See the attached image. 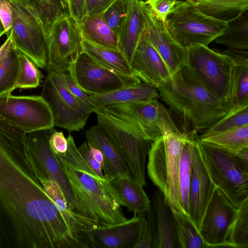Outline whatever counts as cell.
Returning <instances> with one entry per match:
<instances>
[{
  "instance_id": "cell-1",
  "label": "cell",
  "mask_w": 248,
  "mask_h": 248,
  "mask_svg": "<svg viewBox=\"0 0 248 248\" xmlns=\"http://www.w3.org/2000/svg\"><path fill=\"white\" fill-rule=\"evenodd\" d=\"M24 132L0 118V248H81L35 177Z\"/></svg>"
},
{
  "instance_id": "cell-2",
  "label": "cell",
  "mask_w": 248,
  "mask_h": 248,
  "mask_svg": "<svg viewBox=\"0 0 248 248\" xmlns=\"http://www.w3.org/2000/svg\"><path fill=\"white\" fill-rule=\"evenodd\" d=\"M66 138L68 148L66 154L55 155L77 199L89 217L99 225L126 220L122 209L124 203L110 181L99 177L88 165L70 134Z\"/></svg>"
},
{
  "instance_id": "cell-3",
  "label": "cell",
  "mask_w": 248,
  "mask_h": 248,
  "mask_svg": "<svg viewBox=\"0 0 248 248\" xmlns=\"http://www.w3.org/2000/svg\"><path fill=\"white\" fill-rule=\"evenodd\" d=\"M156 88L163 101L196 131L209 128L235 108L232 100L215 96L186 63Z\"/></svg>"
},
{
  "instance_id": "cell-4",
  "label": "cell",
  "mask_w": 248,
  "mask_h": 248,
  "mask_svg": "<svg viewBox=\"0 0 248 248\" xmlns=\"http://www.w3.org/2000/svg\"><path fill=\"white\" fill-rule=\"evenodd\" d=\"M187 132L171 133L152 141L147 172L163 194L173 214L185 217L181 203L179 173L182 149Z\"/></svg>"
},
{
  "instance_id": "cell-5",
  "label": "cell",
  "mask_w": 248,
  "mask_h": 248,
  "mask_svg": "<svg viewBox=\"0 0 248 248\" xmlns=\"http://www.w3.org/2000/svg\"><path fill=\"white\" fill-rule=\"evenodd\" d=\"M93 112L97 124L124 159L132 177L146 186L145 164L152 141L122 116L102 107L94 108Z\"/></svg>"
},
{
  "instance_id": "cell-6",
  "label": "cell",
  "mask_w": 248,
  "mask_h": 248,
  "mask_svg": "<svg viewBox=\"0 0 248 248\" xmlns=\"http://www.w3.org/2000/svg\"><path fill=\"white\" fill-rule=\"evenodd\" d=\"M204 166L215 186L236 209L248 197V164L232 152L201 141Z\"/></svg>"
},
{
  "instance_id": "cell-7",
  "label": "cell",
  "mask_w": 248,
  "mask_h": 248,
  "mask_svg": "<svg viewBox=\"0 0 248 248\" xmlns=\"http://www.w3.org/2000/svg\"><path fill=\"white\" fill-rule=\"evenodd\" d=\"M165 22L172 37L186 49L196 45L208 46L227 25V21L208 16L186 0L176 1Z\"/></svg>"
},
{
  "instance_id": "cell-8",
  "label": "cell",
  "mask_w": 248,
  "mask_h": 248,
  "mask_svg": "<svg viewBox=\"0 0 248 248\" xmlns=\"http://www.w3.org/2000/svg\"><path fill=\"white\" fill-rule=\"evenodd\" d=\"M53 128L24 133L27 159L38 180L49 178L54 180L61 189L69 208L78 214L90 218L77 199L57 157L50 149L49 138Z\"/></svg>"
},
{
  "instance_id": "cell-9",
  "label": "cell",
  "mask_w": 248,
  "mask_h": 248,
  "mask_svg": "<svg viewBox=\"0 0 248 248\" xmlns=\"http://www.w3.org/2000/svg\"><path fill=\"white\" fill-rule=\"evenodd\" d=\"M47 73L41 95L50 107L54 126L69 132L79 131L93 112V108L68 89L59 73L53 71H47Z\"/></svg>"
},
{
  "instance_id": "cell-10",
  "label": "cell",
  "mask_w": 248,
  "mask_h": 248,
  "mask_svg": "<svg viewBox=\"0 0 248 248\" xmlns=\"http://www.w3.org/2000/svg\"><path fill=\"white\" fill-rule=\"evenodd\" d=\"M186 63L218 98L232 100V75L235 63L229 56L208 46L196 45L187 48Z\"/></svg>"
},
{
  "instance_id": "cell-11",
  "label": "cell",
  "mask_w": 248,
  "mask_h": 248,
  "mask_svg": "<svg viewBox=\"0 0 248 248\" xmlns=\"http://www.w3.org/2000/svg\"><path fill=\"white\" fill-rule=\"evenodd\" d=\"M102 108L126 119L152 141L171 133L184 132L177 127L170 111L156 99Z\"/></svg>"
},
{
  "instance_id": "cell-12",
  "label": "cell",
  "mask_w": 248,
  "mask_h": 248,
  "mask_svg": "<svg viewBox=\"0 0 248 248\" xmlns=\"http://www.w3.org/2000/svg\"><path fill=\"white\" fill-rule=\"evenodd\" d=\"M68 72L88 95L108 93L141 82L136 76L123 75L102 66L82 51L70 63Z\"/></svg>"
},
{
  "instance_id": "cell-13",
  "label": "cell",
  "mask_w": 248,
  "mask_h": 248,
  "mask_svg": "<svg viewBox=\"0 0 248 248\" xmlns=\"http://www.w3.org/2000/svg\"><path fill=\"white\" fill-rule=\"evenodd\" d=\"M0 118L24 133L54 126L50 107L41 95H0Z\"/></svg>"
},
{
  "instance_id": "cell-14",
  "label": "cell",
  "mask_w": 248,
  "mask_h": 248,
  "mask_svg": "<svg viewBox=\"0 0 248 248\" xmlns=\"http://www.w3.org/2000/svg\"><path fill=\"white\" fill-rule=\"evenodd\" d=\"M45 37L47 71L68 72L70 63L82 51L80 27L67 11L52 23Z\"/></svg>"
},
{
  "instance_id": "cell-15",
  "label": "cell",
  "mask_w": 248,
  "mask_h": 248,
  "mask_svg": "<svg viewBox=\"0 0 248 248\" xmlns=\"http://www.w3.org/2000/svg\"><path fill=\"white\" fill-rule=\"evenodd\" d=\"M10 1V0H9ZM13 13L11 38L16 48L40 68H45L47 48L43 26L21 3L10 1Z\"/></svg>"
},
{
  "instance_id": "cell-16",
  "label": "cell",
  "mask_w": 248,
  "mask_h": 248,
  "mask_svg": "<svg viewBox=\"0 0 248 248\" xmlns=\"http://www.w3.org/2000/svg\"><path fill=\"white\" fill-rule=\"evenodd\" d=\"M237 210L216 187L199 230L208 248L230 247L228 237Z\"/></svg>"
},
{
  "instance_id": "cell-17",
  "label": "cell",
  "mask_w": 248,
  "mask_h": 248,
  "mask_svg": "<svg viewBox=\"0 0 248 248\" xmlns=\"http://www.w3.org/2000/svg\"><path fill=\"white\" fill-rule=\"evenodd\" d=\"M144 33L162 58L171 74L186 63L187 49L180 46L170 33L165 21L144 2Z\"/></svg>"
},
{
  "instance_id": "cell-18",
  "label": "cell",
  "mask_w": 248,
  "mask_h": 248,
  "mask_svg": "<svg viewBox=\"0 0 248 248\" xmlns=\"http://www.w3.org/2000/svg\"><path fill=\"white\" fill-rule=\"evenodd\" d=\"M198 136L192 147V173L189 190L188 215L199 231L207 205L216 188L206 170L202 159Z\"/></svg>"
},
{
  "instance_id": "cell-19",
  "label": "cell",
  "mask_w": 248,
  "mask_h": 248,
  "mask_svg": "<svg viewBox=\"0 0 248 248\" xmlns=\"http://www.w3.org/2000/svg\"><path fill=\"white\" fill-rule=\"evenodd\" d=\"M130 65L133 74L141 81L156 88L167 81L171 75L167 65L144 32Z\"/></svg>"
},
{
  "instance_id": "cell-20",
  "label": "cell",
  "mask_w": 248,
  "mask_h": 248,
  "mask_svg": "<svg viewBox=\"0 0 248 248\" xmlns=\"http://www.w3.org/2000/svg\"><path fill=\"white\" fill-rule=\"evenodd\" d=\"M141 217L137 214L124 222L108 225H96L89 231L91 248H127L136 244Z\"/></svg>"
},
{
  "instance_id": "cell-21",
  "label": "cell",
  "mask_w": 248,
  "mask_h": 248,
  "mask_svg": "<svg viewBox=\"0 0 248 248\" xmlns=\"http://www.w3.org/2000/svg\"><path fill=\"white\" fill-rule=\"evenodd\" d=\"M85 136L87 143L103 155L102 169L106 179L110 181L120 176H132L126 162L97 124L87 130Z\"/></svg>"
},
{
  "instance_id": "cell-22",
  "label": "cell",
  "mask_w": 248,
  "mask_h": 248,
  "mask_svg": "<svg viewBox=\"0 0 248 248\" xmlns=\"http://www.w3.org/2000/svg\"><path fill=\"white\" fill-rule=\"evenodd\" d=\"M38 180L63 215L73 234L86 248H91L89 231L92 227L98 225L97 221L72 210L68 206L61 189L54 180L49 178H41Z\"/></svg>"
},
{
  "instance_id": "cell-23",
  "label": "cell",
  "mask_w": 248,
  "mask_h": 248,
  "mask_svg": "<svg viewBox=\"0 0 248 248\" xmlns=\"http://www.w3.org/2000/svg\"><path fill=\"white\" fill-rule=\"evenodd\" d=\"M145 29L144 2L128 0L127 15L118 37V46L129 63Z\"/></svg>"
},
{
  "instance_id": "cell-24",
  "label": "cell",
  "mask_w": 248,
  "mask_h": 248,
  "mask_svg": "<svg viewBox=\"0 0 248 248\" xmlns=\"http://www.w3.org/2000/svg\"><path fill=\"white\" fill-rule=\"evenodd\" d=\"M152 203L158 234V248H181L173 214L159 190L153 194Z\"/></svg>"
},
{
  "instance_id": "cell-25",
  "label": "cell",
  "mask_w": 248,
  "mask_h": 248,
  "mask_svg": "<svg viewBox=\"0 0 248 248\" xmlns=\"http://www.w3.org/2000/svg\"><path fill=\"white\" fill-rule=\"evenodd\" d=\"M88 96L95 108L149 100L156 99L159 96L156 87L141 81L135 85Z\"/></svg>"
},
{
  "instance_id": "cell-26",
  "label": "cell",
  "mask_w": 248,
  "mask_h": 248,
  "mask_svg": "<svg viewBox=\"0 0 248 248\" xmlns=\"http://www.w3.org/2000/svg\"><path fill=\"white\" fill-rule=\"evenodd\" d=\"M110 182L128 212L139 214L151 206L143 186L132 176H120Z\"/></svg>"
},
{
  "instance_id": "cell-27",
  "label": "cell",
  "mask_w": 248,
  "mask_h": 248,
  "mask_svg": "<svg viewBox=\"0 0 248 248\" xmlns=\"http://www.w3.org/2000/svg\"><path fill=\"white\" fill-rule=\"evenodd\" d=\"M82 51L89 55L102 66L119 73L127 76H135L130 63L119 50L109 48L93 43L82 34Z\"/></svg>"
},
{
  "instance_id": "cell-28",
  "label": "cell",
  "mask_w": 248,
  "mask_h": 248,
  "mask_svg": "<svg viewBox=\"0 0 248 248\" xmlns=\"http://www.w3.org/2000/svg\"><path fill=\"white\" fill-rule=\"evenodd\" d=\"M197 136V131L195 129L188 132L183 145L179 168V184L181 203L185 217L189 219L188 204L192 173V147Z\"/></svg>"
},
{
  "instance_id": "cell-29",
  "label": "cell",
  "mask_w": 248,
  "mask_h": 248,
  "mask_svg": "<svg viewBox=\"0 0 248 248\" xmlns=\"http://www.w3.org/2000/svg\"><path fill=\"white\" fill-rule=\"evenodd\" d=\"M205 14L228 21L248 10V0H186Z\"/></svg>"
},
{
  "instance_id": "cell-30",
  "label": "cell",
  "mask_w": 248,
  "mask_h": 248,
  "mask_svg": "<svg viewBox=\"0 0 248 248\" xmlns=\"http://www.w3.org/2000/svg\"><path fill=\"white\" fill-rule=\"evenodd\" d=\"M80 29L82 35L89 41L101 46L119 50L118 38L107 24L103 14L86 17Z\"/></svg>"
},
{
  "instance_id": "cell-31",
  "label": "cell",
  "mask_w": 248,
  "mask_h": 248,
  "mask_svg": "<svg viewBox=\"0 0 248 248\" xmlns=\"http://www.w3.org/2000/svg\"><path fill=\"white\" fill-rule=\"evenodd\" d=\"M214 41L229 49H248V11L227 21V25L222 34Z\"/></svg>"
},
{
  "instance_id": "cell-32",
  "label": "cell",
  "mask_w": 248,
  "mask_h": 248,
  "mask_svg": "<svg viewBox=\"0 0 248 248\" xmlns=\"http://www.w3.org/2000/svg\"><path fill=\"white\" fill-rule=\"evenodd\" d=\"M22 4L40 22L45 35L52 23L67 11L66 0H24Z\"/></svg>"
},
{
  "instance_id": "cell-33",
  "label": "cell",
  "mask_w": 248,
  "mask_h": 248,
  "mask_svg": "<svg viewBox=\"0 0 248 248\" xmlns=\"http://www.w3.org/2000/svg\"><path fill=\"white\" fill-rule=\"evenodd\" d=\"M200 140L234 152L248 147V125L201 139Z\"/></svg>"
},
{
  "instance_id": "cell-34",
  "label": "cell",
  "mask_w": 248,
  "mask_h": 248,
  "mask_svg": "<svg viewBox=\"0 0 248 248\" xmlns=\"http://www.w3.org/2000/svg\"><path fill=\"white\" fill-rule=\"evenodd\" d=\"M19 52L13 43L0 66V96L11 93L16 89Z\"/></svg>"
},
{
  "instance_id": "cell-35",
  "label": "cell",
  "mask_w": 248,
  "mask_h": 248,
  "mask_svg": "<svg viewBox=\"0 0 248 248\" xmlns=\"http://www.w3.org/2000/svg\"><path fill=\"white\" fill-rule=\"evenodd\" d=\"M228 242L230 247L248 248V197L237 209L229 231Z\"/></svg>"
},
{
  "instance_id": "cell-36",
  "label": "cell",
  "mask_w": 248,
  "mask_h": 248,
  "mask_svg": "<svg viewBox=\"0 0 248 248\" xmlns=\"http://www.w3.org/2000/svg\"><path fill=\"white\" fill-rule=\"evenodd\" d=\"M248 125V105L233 108L199 137L202 139L213 135Z\"/></svg>"
},
{
  "instance_id": "cell-37",
  "label": "cell",
  "mask_w": 248,
  "mask_h": 248,
  "mask_svg": "<svg viewBox=\"0 0 248 248\" xmlns=\"http://www.w3.org/2000/svg\"><path fill=\"white\" fill-rule=\"evenodd\" d=\"M173 215L181 248H208L199 231L189 218L178 214Z\"/></svg>"
},
{
  "instance_id": "cell-38",
  "label": "cell",
  "mask_w": 248,
  "mask_h": 248,
  "mask_svg": "<svg viewBox=\"0 0 248 248\" xmlns=\"http://www.w3.org/2000/svg\"><path fill=\"white\" fill-rule=\"evenodd\" d=\"M138 215L141 217V221L138 239L133 248H158V234L152 206Z\"/></svg>"
},
{
  "instance_id": "cell-39",
  "label": "cell",
  "mask_w": 248,
  "mask_h": 248,
  "mask_svg": "<svg viewBox=\"0 0 248 248\" xmlns=\"http://www.w3.org/2000/svg\"><path fill=\"white\" fill-rule=\"evenodd\" d=\"M19 61V71L16 88H35L40 86L43 75L36 65L20 51Z\"/></svg>"
},
{
  "instance_id": "cell-40",
  "label": "cell",
  "mask_w": 248,
  "mask_h": 248,
  "mask_svg": "<svg viewBox=\"0 0 248 248\" xmlns=\"http://www.w3.org/2000/svg\"><path fill=\"white\" fill-rule=\"evenodd\" d=\"M231 98L235 107L248 105V65L234 66Z\"/></svg>"
},
{
  "instance_id": "cell-41",
  "label": "cell",
  "mask_w": 248,
  "mask_h": 248,
  "mask_svg": "<svg viewBox=\"0 0 248 248\" xmlns=\"http://www.w3.org/2000/svg\"><path fill=\"white\" fill-rule=\"evenodd\" d=\"M128 0H117L104 13L107 24L118 38L127 12Z\"/></svg>"
},
{
  "instance_id": "cell-42",
  "label": "cell",
  "mask_w": 248,
  "mask_h": 248,
  "mask_svg": "<svg viewBox=\"0 0 248 248\" xmlns=\"http://www.w3.org/2000/svg\"><path fill=\"white\" fill-rule=\"evenodd\" d=\"M66 3L68 14L80 27L87 16L86 0H66Z\"/></svg>"
},
{
  "instance_id": "cell-43",
  "label": "cell",
  "mask_w": 248,
  "mask_h": 248,
  "mask_svg": "<svg viewBox=\"0 0 248 248\" xmlns=\"http://www.w3.org/2000/svg\"><path fill=\"white\" fill-rule=\"evenodd\" d=\"M59 73L68 89L74 95L84 102L88 106L94 109L95 107L90 100L88 95L80 88L69 73L59 72Z\"/></svg>"
},
{
  "instance_id": "cell-44",
  "label": "cell",
  "mask_w": 248,
  "mask_h": 248,
  "mask_svg": "<svg viewBox=\"0 0 248 248\" xmlns=\"http://www.w3.org/2000/svg\"><path fill=\"white\" fill-rule=\"evenodd\" d=\"M50 149L55 155H64L68 148V141L62 131L53 128L49 138Z\"/></svg>"
},
{
  "instance_id": "cell-45",
  "label": "cell",
  "mask_w": 248,
  "mask_h": 248,
  "mask_svg": "<svg viewBox=\"0 0 248 248\" xmlns=\"http://www.w3.org/2000/svg\"><path fill=\"white\" fill-rule=\"evenodd\" d=\"M176 2L172 0H154L145 3L150 7L158 17L165 21Z\"/></svg>"
},
{
  "instance_id": "cell-46",
  "label": "cell",
  "mask_w": 248,
  "mask_h": 248,
  "mask_svg": "<svg viewBox=\"0 0 248 248\" xmlns=\"http://www.w3.org/2000/svg\"><path fill=\"white\" fill-rule=\"evenodd\" d=\"M117 0H86L87 16L91 17L103 14Z\"/></svg>"
},
{
  "instance_id": "cell-47",
  "label": "cell",
  "mask_w": 248,
  "mask_h": 248,
  "mask_svg": "<svg viewBox=\"0 0 248 248\" xmlns=\"http://www.w3.org/2000/svg\"><path fill=\"white\" fill-rule=\"evenodd\" d=\"M0 18L7 36L10 35L13 24V13L9 0H0Z\"/></svg>"
},
{
  "instance_id": "cell-48",
  "label": "cell",
  "mask_w": 248,
  "mask_h": 248,
  "mask_svg": "<svg viewBox=\"0 0 248 248\" xmlns=\"http://www.w3.org/2000/svg\"><path fill=\"white\" fill-rule=\"evenodd\" d=\"M78 149L88 165L94 172L99 177L102 178H105L102 172V166L92 155L88 143L86 142H84L79 147H78Z\"/></svg>"
},
{
  "instance_id": "cell-49",
  "label": "cell",
  "mask_w": 248,
  "mask_h": 248,
  "mask_svg": "<svg viewBox=\"0 0 248 248\" xmlns=\"http://www.w3.org/2000/svg\"><path fill=\"white\" fill-rule=\"evenodd\" d=\"M222 53L229 56L233 60L235 65H248V49H226Z\"/></svg>"
},
{
  "instance_id": "cell-50",
  "label": "cell",
  "mask_w": 248,
  "mask_h": 248,
  "mask_svg": "<svg viewBox=\"0 0 248 248\" xmlns=\"http://www.w3.org/2000/svg\"><path fill=\"white\" fill-rule=\"evenodd\" d=\"M13 42L10 35L7 36L5 42L0 46V66L2 64Z\"/></svg>"
},
{
  "instance_id": "cell-51",
  "label": "cell",
  "mask_w": 248,
  "mask_h": 248,
  "mask_svg": "<svg viewBox=\"0 0 248 248\" xmlns=\"http://www.w3.org/2000/svg\"><path fill=\"white\" fill-rule=\"evenodd\" d=\"M88 145L89 146L90 151L93 158L102 166L103 165V156L101 151L92 145L89 144H88Z\"/></svg>"
},
{
  "instance_id": "cell-52",
  "label": "cell",
  "mask_w": 248,
  "mask_h": 248,
  "mask_svg": "<svg viewBox=\"0 0 248 248\" xmlns=\"http://www.w3.org/2000/svg\"><path fill=\"white\" fill-rule=\"evenodd\" d=\"M232 153L244 162L248 164V147L243 148Z\"/></svg>"
},
{
  "instance_id": "cell-53",
  "label": "cell",
  "mask_w": 248,
  "mask_h": 248,
  "mask_svg": "<svg viewBox=\"0 0 248 248\" xmlns=\"http://www.w3.org/2000/svg\"><path fill=\"white\" fill-rule=\"evenodd\" d=\"M5 33V30L0 18V37Z\"/></svg>"
},
{
  "instance_id": "cell-54",
  "label": "cell",
  "mask_w": 248,
  "mask_h": 248,
  "mask_svg": "<svg viewBox=\"0 0 248 248\" xmlns=\"http://www.w3.org/2000/svg\"><path fill=\"white\" fill-rule=\"evenodd\" d=\"M9 0L20 3H21L22 4L23 3V2H24V0Z\"/></svg>"
},
{
  "instance_id": "cell-55",
  "label": "cell",
  "mask_w": 248,
  "mask_h": 248,
  "mask_svg": "<svg viewBox=\"0 0 248 248\" xmlns=\"http://www.w3.org/2000/svg\"><path fill=\"white\" fill-rule=\"evenodd\" d=\"M140 0V1H142L144 3H146L148 0Z\"/></svg>"
},
{
  "instance_id": "cell-56",
  "label": "cell",
  "mask_w": 248,
  "mask_h": 248,
  "mask_svg": "<svg viewBox=\"0 0 248 248\" xmlns=\"http://www.w3.org/2000/svg\"><path fill=\"white\" fill-rule=\"evenodd\" d=\"M152 0H148L146 2H148V1H152ZM174 0V1H177V0Z\"/></svg>"
}]
</instances>
